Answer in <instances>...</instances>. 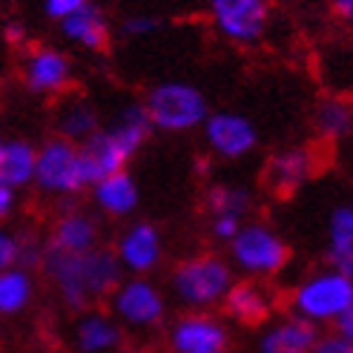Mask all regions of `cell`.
<instances>
[{"label": "cell", "mask_w": 353, "mask_h": 353, "mask_svg": "<svg viewBox=\"0 0 353 353\" xmlns=\"http://www.w3.org/2000/svg\"><path fill=\"white\" fill-rule=\"evenodd\" d=\"M41 273L49 279L61 305L72 313H83L98 302H107L112 288L123 279L121 264L107 244H98L86 253H58L46 247Z\"/></svg>", "instance_id": "cell-1"}, {"label": "cell", "mask_w": 353, "mask_h": 353, "mask_svg": "<svg viewBox=\"0 0 353 353\" xmlns=\"http://www.w3.org/2000/svg\"><path fill=\"white\" fill-rule=\"evenodd\" d=\"M150 135H152V123L147 118L144 103L141 101L123 103L112 127H101L83 144H78L86 190L98 179H107L112 172L127 170L132 164V158L141 152V147L147 144Z\"/></svg>", "instance_id": "cell-2"}, {"label": "cell", "mask_w": 353, "mask_h": 353, "mask_svg": "<svg viewBox=\"0 0 353 353\" xmlns=\"http://www.w3.org/2000/svg\"><path fill=\"white\" fill-rule=\"evenodd\" d=\"M236 281V270L221 253L187 256L170 273V296L184 310H216Z\"/></svg>", "instance_id": "cell-3"}, {"label": "cell", "mask_w": 353, "mask_h": 353, "mask_svg": "<svg viewBox=\"0 0 353 353\" xmlns=\"http://www.w3.org/2000/svg\"><path fill=\"white\" fill-rule=\"evenodd\" d=\"M290 313L316 327H330L342 313L353 310V276L336 268H319L299 279L288 296Z\"/></svg>", "instance_id": "cell-4"}, {"label": "cell", "mask_w": 353, "mask_h": 353, "mask_svg": "<svg viewBox=\"0 0 353 353\" xmlns=\"http://www.w3.org/2000/svg\"><path fill=\"white\" fill-rule=\"evenodd\" d=\"M290 256L285 236L264 221H244L239 233L227 241V261L244 279L270 281L288 270Z\"/></svg>", "instance_id": "cell-5"}, {"label": "cell", "mask_w": 353, "mask_h": 353, "mask_svg": "<svg viewBox=\"0 0 353 353\" xmlns=\"http://www.w3.org/2000/svg\"><path fill=\"white\" fill-rule=\"evenodd\" d=\"M141 103H144L152 130L172 132V135L199 130L204 118L210 115V101H207L204 90H199V86L190 81L155 83Z\"/></svg>", "instance_id": "cell-6"}, {"label": "cell", "mask_w": 353, "mask_h": 353, "mask_svg": "<svg viewBox=\"0 0 353 353\" xmlns=\"http://www.w3.org/2000/svg\"><path fill=\"white\" fill-rule=\"evenodd\" d=\"M107 310L123 330L150 333L167 322V293L150 276H123L107 296Z\"/></svg>", "instance_id": "cell-7"}, {"label": "cell", "mask_w": 353, "mask_h": 353, "mask_svg": "<svg viewBox=\"0 0 353 353\" xmlns=\"http://www.w3.org/2000/svg\"><path fill=\"white\" fill-rule=\"evenodd\" d=\"M32 187L49 199H72L86 190L83 172H81V155L78 144L61 135L46 138L34 150V175Z\"/></svg>", "instance_id": "cell-8"}, {"label": "cell", "mask_w": 353, "mask_h": 353, "mask_svg": "<svg viewBox=\"0 0 353 353\" xmlns=\"http://www.w3.org/2000/svg\"><path fill=\"white\" fill-rule=\"evenodd\" d=\"M270 0H207V17L224 41L256 46L270 29Z\"/></svg>", "instance_id": "cell-9"}, {"label": "cell", "mask_w": 353, "mask_h": 353, "mask_svg": "<svg viewBox=\"0 0 353 353\" xmlns=\"http://www.w3.org/2000/svg\"><path fill=\"white\" fill-rule=\"evenodd\" d=\"M233 333L216 310H184L167 327L170 353H227Z\"/></svg>", "instance_id": "cell-10"}, {"label": "cell", "mask_w": 353, "mask_h": 353, "mask_svg": "<svg viewBox=\"0 0 353 353\" xmlns=\"http://www.w3.org/2000/svg\"><path fill=\"white\" fill-rule=\"evenodd\" d=\"M204 147L221 161H241L259 147V127L236 110H210V115L201 123Z\"/></svg>", "instance_id": "cell-11"}, {"label": "cell", "mask_w": 353, "mask_h": 353, "mask_svg": "<svg viewBox=\"0 0 353 353\" xmlns=\"http://www.w3.org/2000/svg\"><path fill=\"white\" fill-rule=\"evenodd\" d=\"M75 78L72 58L63 49L52 43H38L29 46L21 61V81L23 86L38 95V98H55L69 90V83Z\"/></svg>", "instance_id": "cell-12"}, {"label": "cell", "mask_w": 353, "mask_h": 353, "mask_svg": "<svg viewBox=\"0 0 353 353\" xmlns=\"http://www.w3.org/2000/svg\"><path fill=\"white\" fill-rule=\"evenodd\" d=\"M112 253L123 276H152L164 261V233L152 221H130L118 233Z\"/></svg>", "instance_id": "cell-13"}, {"label": "cell", "mask_w": 353, "mask_h": 353, "mask_svg": "<svg viewBox=\"0 0 353 353\" xmlns=\"http://www.w3.org/2000/svg\"><path fill=\"white\" fill-rule=\"evenodd\" d=\"M279 299L268 288V281L259 279H236L230 290L221 299V313L224 319H230L241 327H261L264 322H270L276 316Z\"/></svg>", "instance_id": "cell-14"}, {"label": "cell", "mask_w": 353, "mask_h": 353, "mask_svg": "<svg viewBox=\"0 0 353 353\" xmlns=\"http://www.w3.org/2000/svg\"><path fill=\"white\" fill-rule=\"evenodd\" d=\"M43 244L58 253H86L101 244V221L90 210L69 207L52 221Z\"/></svg>", "instance_id": "cell-15"}, {"label": "cell", "mask_w": 353, "mask_h": 353, "mask_svg": "<svg viewBox=\"0 0 353 353\" xmlns=\"http://www.w3.org/2000/svg\"><path fill=\"white\" fill-rule=\"evenodd\" d=\"M316 170H319V155L313 147H288L270 155L268 167H264V184L276 196H290L313 179Z\"/></svg>", "instance_id": "cell-16"}, {"label": "cell", "mask_w": 353, "mask_h": 353, "mask_svg": "<svg viewBox=\"0 0 353 353\" xmlns=\"http://www.w3.org/2000/svg\"><path fill=\"white\" fill-rule=\"evenodd\" d=\"M319 333L322 327L299 319L293 313H285L279 319L273 316L270 322H264L259 327L256 353H310Z\"/></svg>", "instance_id": "cell-17"}, {"label": "cell", "mask_w": 353, "mask_h": 353, "mask_svg": "<svg viewBox=\"0 0 353 353\" xmlns=\"http://www.w3.org/2000/svg\"><path fill=\"white\" fill-rule=\"evenodd\" d=\"M127 342V330H123L115 316L103 307H90L78 313L72 325V347L75 353H112Z\"/></svg>", "instance_id": "cell-18"}, {"label": "cell", "mask_w": 353, "mask_h": 353, "mask_svg": "<svg viewBox=\"0 0 353 353\" xmlns=\"http://www.w3.org/2000/svg\"><path fill=\"white\" fill-rule=\"evenodd\" d=\"M90 199L95 204V210L107 219H130L138 204H141V190L135 184V179L130 175V170L112 172L107 179H98L90 187Z\"/></svg>", "instance_id": "cell-19"}, {"label": "cell", "mask_w": 353, "mask_h": 353, "mask_svg": "<svg viewBox=\"0 0 353 353\" xmlns=\"http://www.w3.org/2000/svg\"><path fill=\"white\" fill-rule=\"evenodd\" d=\"M58 29L69 43L81 46L83 52H107L110 46V21L103 9L92 3V0L78 12L66 14L63 21H58Z\"/></svg>", "instance_id": "cell-20"}, {"label": "cell", "mask_w": 353, "mask_h": 353, "mask_svg": "<svg viewBox=\"0 0 353 353\" xmlns=\"http://www.w3.org/2000/svg\"><path fill=\"white\" fill-rule=\"evenodd\" d=\"M313 132L325 144H339L353 130V107L345 95H325L313 107Z\"/></svg>", "instance_id": "cell-21"}, {"label": "cell", "mask_w": 353, "mask_h": 353, "mask_svg": "<svg viewBox=\"0 0 353 353\" xmlns=\"http://www.w3.org/2000/svg\"><path fill=\"white\" fill-rule=\"evenodd\" d=\"M101 130V112L95 103H90L86 98L75 95V98H66L58 115H55V135L72 141V144H83L90 135H95Z\"/></svg>", "instance_id": "cell-22"}, {"label": "cell", "mask_w": 353, "mask_h": 353, "mask_svg": "<svg viewBox=\"0 0 353 353\" xmlns=\"http://www.w3.org/2000/svg\"><path fill=\"white\" fill-rule=\"evenodd\" d=\"M34 147L29 138H3L0 144V181L12 190H29L34 175Z\"/></svg>", "instance_id": "cell-23"}, {"label": "cell", "mask_w": 353, "mask_h": 353, "mask_svg": "<svg viewBox=\"0 0 353 353\" xmlns=\"http://www.w3.org/2000/svg\"><path fill=\"white\" fill-rule=\"evenodd\" d=\"M327 264L353 276V207L347 201L327 216Z\"/></svg>", "instance_id": "cell-24"}, {"label": "cell", "mask_w": 353, "mask_h": 353, "mask_svg": "<svg viewBox=\"0 0 353 353\" xmlns=\"http://www.w3.org/2000/svg\"><path fill=\"white\" fill-rule=\"evenodd\" d=\"M34 293H38V281L34 273L26 268H9L0 270V316L3 319H14L32 307Z\"/></svg>", "instance_id": "cell-25"}, {"label": "cell", "mask_w": 353, "mask_h": 353, "mask_svg": "<svg viewBox=\"0 0 353 353\" xmlns=\"http://www.w3.org/2000/svg\"><path fill=\"white\" fill-rule=\"evenodd\" d=\"M204 204H207L210 216H236V219L247 221V216H250V210H253V192L244 184H224V181L210 184Z\"/></svg>", "instance_id": "cell-26"}, {"label": "cell", "mask_w": 353, "mask_h": 353, "mask_svg": "<svg viewBox=\"0 0 353 353\" xmlns=\"http://www.w3.org/2000/svg\"><path fill=\"white\" fill-rule=\"evenodd\" d=\"M158 29H164V21L150 12H135L121 21V32L127 34V38H147V34H155Z\"/></svg>", "instance_id": "cell-27"}, {"label": "cell", "mask_w": 353, "mask_h": 353, "mask_svg": "<svg viewBox=\"0 0 353 353\" xmlns=\"http://www.w3.org/2000/svg\"><path fill=\"white\" fill-rule=\"evenodd\" d=\"M43 250H46L43 239H38L34 233H21V259H17V268H26L32 273L41 270Z\"/></svg>", "instance_id": "cell-28"}, {"label": "cell", "mask_w": 353, "mask_h": 353, "mask_svg": "<svg viewBox=\"0 0 353 353\" xmlns=\"http://www.w3.org/2000/svg\"><path fill=\"white\" fill-rule=\"evenodd\" d=\"M21 259V233L9 224H0V270H9Z\"/></svg>", "instance_id": "cell-29"}, {"label": "cell", "mask_w": 353, "mask_h": 353, "mask_svg": "<svg viewBox=\"0 0 353 353\" xmlns=\"http://www.w3.org/2000/svg\"><path fill=\"white\" fill-rule=\"evenodd\" d=\"M310 353H353V339L342 336L336 330H327V333H319V336H316Z\"/></svg>", "instance_id": "cell-30"}, {"label": "cell", "mask_w": 353, "mask_h": 353, "mask_svg": "<svg viewBox=\"0 0 353 353\" xmlns=\"http://www.w3.org/2000/svg\"><path fill=\"white\" fill-rule=\"evenodd\" d=\"M241 224H244V219H236V216H213L210 219V236H213L216 241H221V244H227L239 233Z\"/></svg>", "instance_id": "cell-31"}, {"label": "cell", "mask_w": 353, "mask_h": 353, "mask_svg": "<svg viewBox=\"0 0 353 353\" xmlns=\"http://www.w3.org/2000/svg\"><path fill=\"white\" fill-rule=\"evenodd\" d=\"M90 0H41V9H43V14L49 17V21H63L66 14H72V12H78L81 6H86Z\"/></svg>", "instance_id": "cell-32"}, {"label": "cell", "mask_w": 353, "mask_h": 353, "mask_svg": "<svg viewBox=\"0 0 353 353\" xmlns=\"http://www.w3.org/2000/svg\"><path fill=\"white\" fill-rule=\"evenodd\" d=\"M17 204H21V192L0 181V224H6L17 213Z\"/></svg>", "instance_id": "cell-33"}, {"label": "cell", "mask_w": 353, "mask_h": 353, "mask_svg": "<svg viewBox=\"0 0 353 353\" xmlns=\"http://www.w3.org/2000/svg\"><path fill=\"white\" fill-rule=\"evenodd\" d=\"M26 26L23 23H17V21H9L6 26H3V41L9 43V46H23L26 43Z\"/></svg>", "instance_id": "cell-34"}, {"label": "cell", "mask_w": 353, "mask_h": 353, "mask_svg": "<svg viewBox=\"0 0 353 353\" xmlns=\"http://www.w3.org/2000/svg\"><path fill=\"white\" fill-rule=\"evenodd\" d=\"M330 9L339 21H345V23L353 21V0H330Z\"/></svg>", "instance_id": "cell-35"}, {"label": "cell", "mask_w": 353, "mask_h": 353, "mask_svg": "<svg viewBox=\"0 0 353 353\" xmlns=\"http://www.w3.org/2000/svg\"><path fill=\"white\" fill-rule=\"evenodd\" d=\"M330 330H336V333H342V336H347V339H353V310H347V313H342L336 322L330 325Z\"/></svg>", "instance_id": "cell-36"}, {"label": "cell", "mask_w": 353, "mask_h": 353, "mask_svg": "<svg viewBox=\"0 0 353 353\" xmlns=\"http://www.w3.org/2000/svg\"><path fill=\"white\" fill-rule=\"evenodd\" d=\"M112 353H152V350H147V347H138V345H127L123 342L118 350H112Z\"/></svg>", "instance_id": "cell-37"}, {"label": "cell", "mask_w": 353, "mask_h": 353, "mask_svg": "<svg viewBox=\"0 0 353 353\" xmlns=\"http://www.w3.org/2000/svg\"><path fill=\"white\" fill-rule=\"evenodd\" d=\"M0 144H3V132H0Z\"/></svg>", "instance_id": "cell-38"}, {"label": "cell", "mask_w": 353, "mask_h": 353, "mask_svg": "<svg viewBox=\"0 0 353 353\" xmlns=\"http://www.w3.org/2000/svg\"><path fill=\"white\" fill-rule=\"evenodd\" d=\"M0 3H3V0H0Z\"/></svg>", "instance_id": "cell-39"}, {"label": "cell", "mask_w": 353, "mask_h": 353, "mask_svg": "<svg viewBox=\"0 0 353 353\" xmlns=\"http://www.w3.org/2000/svg\"><path fill=\"white\" fill-rule=\"evenodd\" d=\"M227 353H230V350H227Z\"/></svg>", "instance_id": "cell-40"}]
</instances>
